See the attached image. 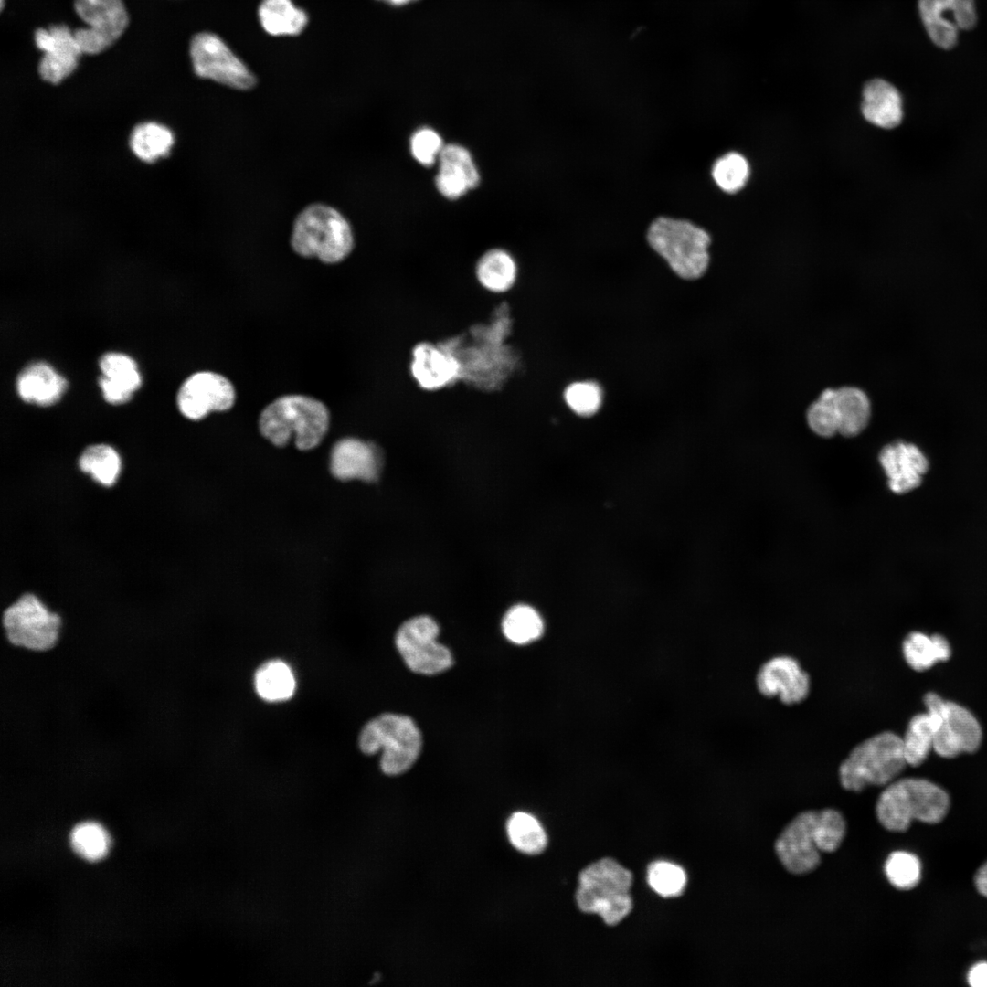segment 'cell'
I'll list each match as a JSON object with an SVG mask.
<instances>
[{
	"mask_svg": "<svg viewBox=\"0 0 987 987\" xmlns=\"http://www.w3.org/2000/svg\"><path fill=\"white\" fill-rule=\"evenodd\" d=\"M502 630L511 642L527 644L541 637L544 622L539 613L531 606L517 604L505 613Z\"/></svg>",
	"mask_w": 987,
	"mask_h": 987,
	"instance_id": "obj_34",
	"label": "cell"
},
{
	"mask_svg": "<svg viewBox=\"0 0 987 987\" xmlns=\"http://www.w3.org/2000/svg\"><path fill=\"white\" fill-rule=\"evenodd\" d=\"M649 886L663 897L679 896L686 884V875L682 867L670 862L656 861L647 870Z\"/></svg>",
	"mask_w": 987,
	"mask_h": 987,
	"instance_id": "obj_39",
	"label": "cell"
},
{
	"mask_svg": "<svg viewBox=\"0 0 987 987\" xmlns=\"http://www.w3.org/2000/svg\"><path fill=\"white\" fill-rule=\"evenodd\" d=\"M950 808L948 793L921 778H903L887 784L876 803L879 823L891 832H904L913 820L938 823Z\"/></svg>",
	"mask_w": 987,
	"mask_h": 987,
	"instance_id": "obj_3",
	"label": "cell"
},
{
	"mask_svg": "<svg viewBox=\"0 0 987 987\" xmlns=\"http://www.w3.org/2000/svg\"><path fill=\"white\" fill-rule=\"evenodd\" d=\"M70 843L80 856L90 861H96L106 855L111 841L108 833L101 825L94 822H84L73 828Z\"/></svg>",
	"mask_w": 987,
	"mask_h": 987,
	"instance_id": "obj_35",
	"label": "cell"
},
{
	"mask_svg": "<svg viewBox=\"0 0 987 987\" xmlns=\"http://www.w3.org/2000/svg\"><path fill=\"white\" fill-rule=\"evenodd\" d=\"M935 729L936 721L928 711L910 719L902 738L907 765L917 767L927 759L933 749Z\"/></svg>",
	"mask_w": 987,
	"mask_h": 987,
	"instance_id": "obj_31",
	"label": "cell"
},
{
	"mask_svg": "<svg viewBox=\"0 0 987 987\" xmlns=\"http://www.w3.org/2000/svg\"><path fill=\"white\" fill-rule=\"evenodd\" d=\"M329 423V410L322 401L293 394L281 396L263 409L259 430L275 446H285L293 438L299 450L309 451L323 440Z\"/></svg>",
	"mask_w": 987,
	"mask_h": 987,
	"instance_id": "obj_2",
	"label": "cell"
},
{
	"mask_svg": "<svg viewBox=\"0 0 987 987\" xmlns=\"http://www.w3.org/2000/svg\"><path fill=\"white\" fill-rule=\"evenodd\" d=\"M174 143L171 131L156 122H143L134 127L130 137L133 154L144 162H154L166 155Z\"/></svg>",
	"mask_w": 987,
	"mask_h": 987,
	"instance_id": "obj_32",
	"label": "cell"
},
{
	"mask_svg": "<svg viewBox=\"0 0 987 987\" xmlns=\"http://www.w3.org/2000/svg\"><path fill=\"white\" fill-rule=\"evenodd\" d=\"M924 704L936 721L933 749L938 755L954 758L979 748L982 728L968 709L931 692L924 696Z\"/></svg>",
	"mask_w": 987,
	"mask_h": 987,
	"instance_id": "obj_10",
	"label": "cell"
},
{
	"mask_svg": "<svg viewBox=\"0 0 987 987\" xmlns=\"http://www.w3.org/2000/svg\"><path fill=\"white\" fill-rule=\"evenodd\" d=\"M74 9L88 26L73 31L83 54L96 55L106 50L129 24L122 0H75Z\"/></svg>",
	"mask_w": 987,
	"mask_h": 987,
	"instance_id": "obj_13",
	"label": "cell"
},
{
	"mask_svg": "<svg viewBox=\"0 0 987 987\" xmlns=\"http://www.w3.org/2000/svg\"><path fill=\"white\" fill-rule=\"evenodd\" d=\"M2 626L8 646L34 654L55 650L64 630L60 614L31 592L19 595L5 607Z\"/></svg>",
	"mask_w": 987,
	"mask_h": 987,
	"instance_id": "obj_5",
	"label": "cell"
},
{
	"mask_svg": "<svg viewBox=\"0 0 987 987\" xmlns=\"http://www.w3.org/2000/svg\"><path fill=\"white\" fill-rule=\"evenodd\" d=\"M506 831L512 845L524 854H537L547 846L546 832L538 820L530 813H513L507 821Z\"/></svg>",
	"mask_w": 987,
	"mask_h": 987,
	"instance_id": "obj_33",
	"label": "cell"
},
{
	"mask_svg": "<svg viewBox=\"0 0 987 987\" xmlns=\"http://www.w3.org/2000/svg\"><path fill=\"white\" fill-rule=\"evenodd\" d=\"M517 275L515 261L506 251L494 249L484 253L476 266V276L485 289L504 292L515 283Z\"/></svg>",
	"mask_w": 987,
	"mask_h": 987,
	"instance_id": "obj_30",
	"label": "cell"
},
{
	"mask_svg": "<svg viewBox=\"0 0 987 987\" xmlns=\"http://www.w3.org/2000/svg\"><path fill=\"white\" fill-rule=\"evenodd\" d=\"M918 7L929 37L942 49L952 48L960 31L977 22L974 0H918Z\"/></svg>",
	"mask_w": 987,
	"mask_h": 987,
	"instance_id": "obj_15",
	"label": "cell"
},
{
	"mask_svg": "<svg viewBox=\"0 0 987 987\" xmlns=\"http://www.w3.org/2000/svg\"><path fill=\"white\" fill-rule=\"evenodd\" d=\"M902 102L897 89L885 80L874 79L864 86L862 113L878 127L892 129L901 122Z\"/></svg>",
	"mask_w": 987,
	"mask_h": 987,
	"instance_id": "obj_24",
	"label": "cell"
},
{
	"mask_svg": "<svg viewBox=\"0 0 987 987\" xmlns=\"http://www.w3.org/2000/svg\"><path fill=\"white\" fill-rule=\"evenodd\" d=\"M757 688L766 697L777 696L785 705L803 701L810 693L809 674L790 656H776L764 663L756 676Z\"/></svg>",
	"mask_w": 987,
	"mask_h": 987,
	"instance_id": "obj_17",
	"label": "cell"
},
{
	"mask_svg": "<svg viewBox=\"0 0 987 987\" xmlns=\"http://www.w3.org/2000/svg\"><path fill=\"white\" fill-rule=\"evenodd\" d=\"M902 653L912 669L922 672L939 662L947 661L950 657L951 650L949 642L942 635L929 636L913 631L903 641Z\"/></svg>",
	"mask_w": 987,
	"mask_h": 987,
	"instance_id": "obj_27",
	"label": "cell"
},
{
	"mask_svg": "<svg viewBox=\"0 0 987 987\" xmlns=\"http://www.w3.org/2000/svg\"><path fill=\"white\" fill-rule=\"evenodd\" d=\"M99 366L102 375L98 382L103 398L113 405L129 401L142 383L135 361L125 354L109 352L100 358Z\"/></svg>",
	"mask_w": 987,
	"mask_h": 987,
	"instance_id": "obj_22",
	"label": "cell"
},
{
	"mask_svg": "<svg viewBox=\"0 0 987 987\" xmlns=\"http://www.w3.org/2000/svg\"><path fill=\"white\" fill-rule=\"evenodd\" d=\"M410 373L421 388L433 391L461 378V365L439 345L421 342L412 349Z\"/></svg>",
	"mask_w": 987,
	"mask_h": 987,
	"instance_id": "obj_20",
	"label": "cell"
},
{
	"mask_svg": "<svg viewBox=\"0 0 987 987\" xmlns=\"http://www.w3.org/2000/svg\"><path fill=\"white\" fill-rule=\"evenodd\" d=\"M35 43L43 52L38 64L42 80L58 84L78 67L82 51L73 31L65 24L52 25L48 29L37 28Z\"/></svg>",
	"mask_w": 987,
	"mask_h": 987,
	"instance_id": "obj_16",
	"label": "cell"
},
{
	"mask_svg": "<svg viewBox=\"0 0 987 987\" xmlns=\"http://www.w3.org/2000/svg\"><path fill=\"white\" fill-rule=\"evenodd\" d=\"M885 874L889 883L897 889L907 890L916 886L921 877V864L913 854L896 851L885 863Z\"/></svg>",
	"mask_w": 987,
	"mask_h": 987,
	"instance_id": "obj_36",
	"label": "cell"
},
{
	"mask_svg": "<svg viewBox=\"0 0 987 987\" xmlns=\"http://www.w3.org/2000/svg\"><path fill=\"white\" fill-rule=\"evenodd\" d=\"M190 57L195 73L237 90L254 87L256 78L228 45L209 32L196 34L190 42Z\"/></svg>",
	"mask_w": 987,
	"mask_h": 987,
	"instance_id": "obj_12",
	"label": "cell"
},
{
	"mask_svg": "<svg viewBox=\"0 0 987 987\" xmlns=\"http://www.w3.org/2000/svg\"><path fill=\"white\" fill-rule=\"evenodd\" d=\"M360 750L366 755L382 751L380 768L387 775H398L411 768L419 756L422 738L415 722L408 716L381 714L368 721L358 737Z\"/></svg>",
	"mask_w": 987,
	"mask_h": 987,
	"instance_id": "obj_8",
	"label": "cell"
},
{
	"mask_svg": "<svg viewBox=\"0 0 987 987\" xmlns=\"http://www.w3.org/2000/svg\"><path fill=\"white\" fill-rule=\"evenodd\" d=\"M968 982L972 987H987V962H978L969 971Z\"/></svg>",
	"mask_w": 987,
	"mask_h": 987,
	"instance_id": "obj_42",
	"label": "cell"
},
{
	"mask_svg": "<svg viewBox=\"0 0 987 987\" xmlns=\"http://www.w3.org/2000/svg\"><path fill=\"white\" fill-rule=\"evenodd\" d=\"M385 1L388 2L391 5H405L407 3H409L410 1H413V0H385Z\"/></svg>",
	"mask_w": 987,
	"mask_h": 987,
	"instance_id": "obj_44",
	"label": "cell"
},
{
	"mask_svg": "<svg viewBox=\"0 0 987 987\" xmlns=\"http://www.w3.org/2000/svg\"><path fill=\"white\" fill-rule=\"evenodd\" d=\"M80 470L104 487L117 483L122 471V459L111 445L97 443L86 447L78 460Z\"/></svg>",
	"mask_w": 987,
	"mask_h": 987,
	"instance_id": "obj_29",
	"label": "cell"
},
{
	"mask_svg": "<svg viewBox=\"0 0 987 987\" xmlns=\"http://www.w3.org/2000/svg\"><path fill=\"white\" fill-rule=\"evenodd\" d=\"M354 243L348 220L333 207L312 204L293 223L291 245L300 256L334 264L349 256Z\"/></svg>",
	"mask_w": 987,
	"mask_h": 987,
	"instance_id": "obj_4",
	"label": "cell"
},
{
	"mask_svg": "<svg viewBox=\"0 0 987 987\" xmlns=\"http://www.w3.org/2000/svg\"><path fill=\"white\" fill-rule=\"evenodd\" d=\"M846 833V822L837 810L827 808L797 814L777 837L774 850L783 867L805 875L821 863V854L835 852Z\"/></svg>",
	"mask_w": 987,
	"mask_h": 987,
	"instance_id": "obj_1",
	"label": "cell"
},
{
	"mask_svg": "<svg viewBox=\"0 0 987 987\" xmlns=\"http://www.w3.org/2000/svg\"><path fill=\"white\" fill-rule=\"evenodd\" d=\"M16 388L27 403L48 407L59 400L67 389V380L49 364L38 361L27 365L18 374Z\"/></svg>",
	"mask_w": 987,
	"mask_h": 987,
	"instance_id": "obj_23",
	"label": "cell"
},
{
	"mask_svg": "<svg viewBox=\"0 0 987 987\" xmlns=\"http://www.w3.org/2000/svg\"><path fill=\"white\" fill-rule=\"evenodd\" d=\"M832 398L833 388H826L807 411L810 428L822 437H832L839 431L838 417Z\"/></svg>",
	"mask_w": 987,
	"mask_h": 987,
	"instance_id": "obj_40",
	"label": "cell"
},
{
	"mask_svg": "<svg viewBox=\"0 0 987 987\" xmlns=\"http://www.w3.org/2000/svg\"><path fill=\"white\" fill-rule=\"evenodd\" d=\"M439 632L436 621L426 615L411 618L398 628L396 647L412 672L432 675L451 666L450 650L436 640Z\"/></svg>",
	"mask_w": 987,
	"mask_h": 987,
	"instance_id": "obj_11",
	"label": "cell"
},
{
	"mask_svg": "<svg viewBox=\"0 0 987 987\" xmlns=\"http://www.w3.org/2000/svg\"><path fill=\"white\" fill-rule=\"evenodd\" d=\"M907 765L903 740L891 731L876 734L856 745L839 767L840 783L846 791L886 786Z\"/></svg>",
	"mask_w": 987,
	"mask_h": 987,
	"instance_id": "obj_6",
	"label": "cell"
},
{
	"mask_svg": "<svg viewBox=\"0 0 987 987\" xmlns=\"http://www.w3.org/2000/svg\"><path fill=\"white\" fill-rule=\"evenodd\" d=\"M647 239L680 278L695 280L706 271L710 237L691 222L658 218L651 224Z\"/></svg>",
	"mask_w": 987,
	"mask_h": 987,
	"instance_id": "obj_9",
	"label": "cell"
},
{
	"mask_svg": "<svg viewBox=\"0 0 987 987\" xmlns=\"http://www.w3.org/2000/svg\"><path fill=\"white\" fill-rule=\"evenodd\" d=\"M749 166L747 160L738 153H728L717 159L712 168V176L725 192L735 193L747 183Z\"/></svg>",
	"mask_w": 987,
	"mask_h": 987,
	"instance_id": "obj_38",
	"label": "cell"
},
{
	"mask_svg": "<svg viewBox=\"0 0 987 987\" xmlns=\"http://www.w3.org/2000/svg\"><path fill=\"white\" fill-rule=\"evenodd\" d=\"M254 687L262 700L282 702L293 695L296 681L292 668L285 662L273 659L265 662L257 669Z\"/></svg>",
	"mask_w": 987,
	"mask_h": 987,
	"instance_id": "obj_28",
	"label": "cell"
},
{
	"mask_svg": "<svg viewBox=\"0 0 987 987\" xmlns=\"http://www.w3.org/2000/svg\"><path fill=\"white\" fill-rule=\"evenodd\" d=\"M258 16L262 28L271 36L299 35L308 22L307 14L292 0H262Z\"/></svg>",
	"mask_w": 987,
	"mask_h": 987,
	"instance_id": "obj_26",
	"label": "cell"
},
{
	"mask_svg": "<svg viewBox=\"0 0 987 987\" xmlns=\"http://www.w3.org/2000/svg\"><path fill=\"white\" fill-rule=\"evenodd\" d=\"M443 147L441 137L430 128L417 130L410 139L411 154L416 161L424 166L434 164Z\"/></svg>",
	"mask_w": 987,
	"mask_h": 987,
	"instance_id": "obj_41",
	"label": "cell"
},
{
	"mask_svg": "<svg viewBox=\"0 0 987 987\" xmlns=\"http://www.w3.org/2000/svg\"><path fill=\"white\" fill-rule=\"evenodd\" d=\"M879 462L887 476L890 490L897 494L912 491L921 484L929 462L915 444L897 441L883 448Z\"/></svg>",
	"mask_w": 987,
	"mask_h": 987,
	"instance_id": "obj_19",
	"label": "cell"
},
{
	"mask_svg": "<svg viewBox=\"0 0 987 987\" xmlns=\"http://www.w3.org/2000/svg\"><path fill=\"white\" fill-rule=\"evenodd\" d=\"M631 872L611 858L600 859L578 876L577 903L585 913L600 915L608 925H616L631 910L629 894Z\"/></svg>",
	"mask_w": 987,
	"mask_h": 987,
	"instance_id": "obj_7",
	"label": "cell"
},
{
	"mask_svg": "<svg viewBox=\"0 0 987 987\" xmlns=\"http://www.w3.org/2000/svg\"><path fill=\"white\" fill-rule=\"evenodd\" d=\"M235 400L236 391L232 383L226 377L211 371L196 372L189 376L176 395L181 414L195 421L204 419L210 412L230 409Z\"/></svg>",
	"mask_w": 987,
	"mask_h": 987,
	"instance_id": "obj_14",
	"label": "cell"
},
{
	"mask_svg": "<svg viewBox=\"0 0 987 987\" xmlns=\"http://www.w3.org/2000/svg\"><path fill=\"white\" fill-rule=\"evenodd\" d=\"M381 454L376 445L356 438L336 441L330 453V471L341 480H377L381 469Z\"/></svg>",
	"mask_w": 987,
	"mask_h": 987,
	"instance_id": "obj_18",
	"label": "cell"
},
{
	"mask_svg": "<svg viewBox=\"0 0 987 987\" xmlns=\"http://www.w3.org/2000/svg\"><path fill=\"white\" fill-rule=\"evenodd\" d=\"M567 406L579 417H591L600 409L603 400L601 387L595 381L583 380L569 384L564 390Z\"/></svg>",
	"mask_w": 987,
	"mask_h": 987,
	"instance_id": "obj_37",
	"label": "cell"
},
{
	"mask_svg": "<svg viewBox=\"0 0 987 987\" xmlns=\"http://www.w3.org/2000/svg\"><path fill=\"white\" fill-rule=\"evenodd\" d=\"M435 184L445 197L456 199L476 187L480 175L469 151L459 144H447L439 155Z\"/></svg>",
	"mask_w": 987,
	"mask_h": 987,
	"instance_id": "obj_21",
	"label": "cell"
},
{
	"mask_svg": "<svg viewBox=\"0 0 987 987\" xmlns=\"http://www.w3.org/2000/svg\"><path fill=\"white\" fill-rule=\"evenodd\" d=\"M974 884L978 892L987 897V862L977 870Z\"/></svg>",
	"mask_w": 987,
	"mask_h": 987,
	"instance_id": "obj_43",
	"label": "cell"
},
{
	"mask_svg": "<svg viewBox=\"0 0 987 987\" xmlns=\"http://www.w3.org/2000/svg\"><path fill=\"white\" fill-rule=\"evenodd\" d=\"M833 403L838 417L839 433L846 437L859 434L868 424L871 407L860 388L844 387L833 389Z\"/></svg>",
	"mask_w": 987,
	"mask_h": 987,
	"instance_id": "obj_25",
	"label": "cell"
}]
</instances>
